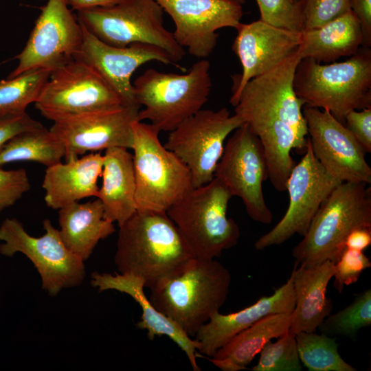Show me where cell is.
<instances>
[{
    "label": "cell",
    "instance_id": "cell-29",
    "mask_svg": "<svg viewBox=\"0 0 371 371\" xmlns=\"http://www.w3.org/2000/svg\"><path fill=\"white\" fill-rule=\"evenodd\" d=\"M65 148L60 140L43 126L19 133L0 148V167L21 161L49 167L61 161Z\"/></svg>",
    "mask_w": 371,
    "mask_h": 371
},
{
    "label": "cell",
    "instance_id": "cell-16",
    "mask_svg": "<svg viewBox=\"0 0 371 371\" xmlns=\"http://www.w3.org/2000/svg\"><path fill=\"white\" fill-rule=\"evenodd\" d=\"M139 108L122 104L73 115L53 122L49 130L63 145L65 161L113 147L132 149Z\"/></svg>",
    "mask_w": 371,
    "mask_h": 371
},
{
    "label": "cell",
    "instance_id": "cell-33",
    "mask_svg": "<svg viewBox=\"0 0 371 371\" xmlns=\"http://www.w3.org/2000/svg\"><path fill=\"white\" fill-rule=\"evenodd\" d=\"M258 363L252 367L254 371H301L295 335L287 333L278 337V341H268L261 351Z\"/></svg>",
    "mask_w": 371,
    "mask_h": 371
},
{
    "label": "cell",
    "instance_id": "cell-10",
    "mask_svg": "<svg viewBox=\"0 0 371 371\" xmlns=\"http://www.w3.org/2000/svg\"><path fill=\"white\" fill-rule=\"evenodd\" d=\"M45 233L39 237L29 234L15 218H7L0 225V254L12 257L25 255L34 265L41 280L42 289L51 297L63 289L80 286L86 276L84 261L64 244L59 230L46 218Z\"/></svg>",
    "mask_w": 371,
    "mask_h": 371
},
{
    "label": "cell",
    "instance_id": "cell-18",
    "mask_svg": "<svg viewBox=\"0 0 371 371\" xmlns=\"http://www.w3.org/2000/svg\"><path fill=\"white\" fill-rule=\"evenodd\" d=\"M171 17L177 43L199 58L205 59L214 51L223 27L236 28L243 15L236 0H156Z\"/></svg>",
    "mask_w": 371,
    "mask_h": 371
},
{
    "label": "cell",
    "instance_id": "cell-13",
    "mask_svg": "<svg viewBox=\"0 0 371 371\" xmlns=\"http://www.w3.org/2000/svg\"><path fill=\"white\" fill-rule=\"evenodd\" d=\"M214 177L232 196L239 197L249 217L270 224L273 214L263 194L262 183L268 179L267 164L258 136L244 123L234 131L225 144Z\"/></svg>",
    "mask_w": 371,
    "mask_h": 371
},
{
    "label": "cell",
    "instance_id": "cell-34",
    "mask_svg": "<svg viewBox=\"0 0 371 371\" xmlns=\"http://www.w3.org/2000/svg\"><path fill=\"white\" fill-rule=\"evenodd\" d=\"M260 20L273 26L302 32L304 18L299 1L295 0H256Z\"/></svg>",
    "mask_w": 371,
    "mask_h": 371
},
{
    "label": "cell",
    "instance_id": "cell-37",
    "mask_svg": "<svg viewBox=\"0 0 371 371\" xmlns=\"http://www.w3.org/2000/svg\"><path fill=\"white\" fill-rule=\"evenodd\" d=\"M30 188L24 168L4 170L0 167V213L15 204Z\"/></svg>",
    "mask_w": 371,
    "mask_h": 371
},
{
    "label": "cell",
    "instance_id": "cell-27",
    "mask_svg": "<svg viewBox=\"0 0 371 371\" xmlns=\"http://www.w3.org/2000/svg\"><path fill=\"white\" fill-rule=\"evenodd\" d=\"M363 41L360 22L350 10L321 27L303 30L297 52L301 59L330 63L354 55Z\"/></svg>",
    "mask_w": 371,
    "mask_h": 371
},
{
    "label": "cell",
    "instance_id": "cell-19",
    "mask_svg": "<svg viewBox=\"0 0 371 371\" xmlns=\"http://www.w3.org/2000/svg\"><path fill=\"white\" fill-rule=\"evenodd\" d=\"M82 26V42L74 59L95 70L125 105L139 106L135 100L131 82V77L138 67L152 60L175 65L170 56L160 47L144 43H133L126 47L113 46L100 40Z\"/></svg>",
    "mask_w": 371,
    "mask_h": 371
},
{
    "label": "cell",
    "instance_id": "cell-5",
    "mask_svg": "<svg viewBox=\"0 0 371 371\" xmlns=\"http://www.w3.org/2000/svg\"><path fill=\"white\" fill-rule=\"evenodd\" d=\"M368 186L342 182L333 190L292 250L297 265L311 267L326 260L335 264L352 230L371 228V189Z\"/></svg>",
    "mask_w": 371,
    "mask_h": 371
},
{
    "label": "cell",
    "instance_id": "cell-28",
    "mask_svg": "<svg viewBox=\"0 0 371 371\" xmlns=\"http://www.w3.org/2000/svg\"><path fill=\"white\" fill-rule=\"evenodd\" d=\"M291 313L271 314L240 331L207 359L223 371L247 369L265 344L289 333Z\"/></svg>",
    "mask_w": 371,
    "mask_h": 371
},
{
    "label": "cell",
    "instance_id": "cell-43",
    "mask_svg": "<svg viewBox=\"0 0 371 371\" xmlns=\"http://www.w3.org/2000/svg\"><path fill=\"white\" fill-rule=\"evenodd\" d=\"M236 1L242 4V3H244L246 0H236Z\"/></svg>",
    "mask_w": 371,
    "mask_h": 371
},
{
    "label": "cell",
    "instance_id": "cell-31",
    "mask_svg": "<svg viewBox=\"0 0 371 371\" xmlns=\"http://www.w3.org/2000/svg\"><path fill=\"white\" fill-rule=\"evenodd\" d=\"M51 71L34 69L0 80V115L21 114L34 103Z\"/></svg>",
    "mask_w": 371,
    "mask_h": 371
},
{
    "label": "cell",
    "instance_id": "cell-17",
    "mask_svg": "<svg viewBox=\"0 0 371 371\" xmlns=\"http://www.w3.org/2000/svg\"><path fill=\"white\" fill-rule=\"evenodd\" d=\"M308 139L319 162L341 182L371 183V168L355 137L328 111L304 105Z\"/></svg>",
    "mask_w": 371,
    "mask_h": 371
},
{
    "label": "cell",
    "instance_id": "cell-2",
    "mask_svg": "<svg viewBox=\"0 0 371 371\" xmlns=\"http://www.w3.org/2000/svg\"><path fill=\"white\" fill-rule=\"evenodd\" d=\"M114 258L120 273L151 289L194 258L166 212L137 211L119 226Z\"/></svg>",
    "mask_w": 371,
    "mask_h": 371
},
{
    "label": "cell",
    "instance_id": "cell-39",
    "mask_svg": "<svg viewBox=\"0 0 371 371\" xmlns=\"http://www.w3.org/2000/svg\"><path fill=\"white\" fill-rule=\"evenodd\" d=\"M43 126L26 112L0 115V148L16 134Z\"/></svg>",
    "mask_w": 371,
    "mask_h": 371
},
{
    "label": "cell",
    "instance_id": "cell-41",
    "mask_svg": "<svg viewBox=\"0 0 371 371\" xmlns=\"http://www.w3.org/2000/svg\"><path fill=\"white\" fill-rule=\"evenodd\" d=\"M371 245V228H357L347 236L345 247L363 251Z\"/></svg>",
    "mask_w": 371,
    "mask_h": 371
},
{
    "label": "cell",
    "instance_id": "cell-9",
    "mask_svg": "<svg viewBox=\"0 0 371 371\" xmlns=\"http://www.w3.org/2000/svg\"><path fill=\"white\" fill-rule=\"evenodd\" d=\"M164 10L156 0H124L108 7L77 11L80 23L103 42L116 47L144 43L164 49L176 67L184 49L164 25Z\"/></svg>",
    "mask_w": 371,
    "mask_h": 371
},
{
    "label": "cell",
    "instance_id": "cell-23",
    "mask_svg": "<svg viewBox=\"0 0 371 371\" xmlns=\"http://www.w3.org/2000/svg\"><path fill=\"white\" fill-rule=\"evenodd\" d=\"M103 161V154L93 152L47 167L42 183L46 205L58 210L82 199L96 197Z\"/></svg>",
    "mask_w": 371,
    "mask_h": 371
},
{
    "label": "cell",
    "instance_id": "cell-22",
    "mask_svg": "<svg viewBox=\"0 0 371 371\" xmlns=\"http://www.w3.org/2000/svg\"><path fill=\"white\" fill-rule=\"evenodd\" d=\"M91 284L99 292L115 290L130 295L140 306L142 313L137 326L147 331L150 339L156 336L165 335L175 342L186 355L192 368L201 370L196 363L199 352L196 341L188 336L172 319L157 310L144 293V280L135 276L126 273L94 272Z\"/></svg>",
    "mask_w": 371,
    "mask_h": 371
},
{
    "label": "cell",
    "instance_id": "cell-21",
    "mask_svg": "<svg viewBox=\"0 0 371 371\" xmlns=\"http://www.w3.org/2000/svg\"><path fill=\"white\" fill-rule=\"evenodd\" d=\"M295 294L291 275L286 282L269 296H262L252 305L239 311L223 315L215 313L195 335L199 357H212L234 335L262 317L276 313H291Z\"/></svg>",
    "mask_w": 371,
    "mask_h": 371
},
{
    "label": "cell",
    "instance_id": "cell-20",
    "mask_svg": "<svg viewBox=\"0 0 371 371\" xmlns=\"http://www.w3.org/2000/svg\"><path fill=\"white\" fill-rule=\"evenodd\" d=\"M236 29L237 35L232 47L240 62L242 73L234 79L229 100L234 106L247 82L296 52L301 42V32L276 27L260 19L240 23Z\"/></svg>",
    "mask_w": 371,
    "mask_h": 371
},
{
    "label": "cell",
    "instance_id": "cell-6",
    "mask_svg": "<svg viewBox=\"0 0 371 371\" xmlns=\"http://www.w3.org/2000/svg\"><path fill=\"white\" fill-rule=\"evenodd\" d=\"M210 63L201 59L184 74L146 69L133 83L142 109L138 120H148L161 131H171L207 102L212 88Z\"/></svg>",
    "mask_w": 371,
    "mask_h": 371
},
{
    "label": "cell",
    "instance_id": "cell-7",
    "mask_svg": "<svg viewBox=\"0 0 371 371\" xmlns=\"http://www.w3.org/2000/svg\"><path fill=\"white\" fill-rule=\"evenodd\" d=\"M232 197L214 177L190 189L166 211L194 258L215 259L237 244L239 227L227 216Z\"/></svg>",
    "mask_w": 371,
    "mask_h": 371
},
{
    "label": "cell",
    "instance_id": "cell-1",
    "mask_svg": "<svg viewBox=\"0 0 371 371\" xmlns=\"http://www.w3.org/2000/svg\"><path fill=\"white\" fill-rule=\"evenodd\" d=\"M301 58L297 50L245 85L234 111L258 136L262 145L269 179L284 192L295 166L293 149L304 153L308 131L304 102L295 94L293 79Z\"/></svg>",
    "mask_w": 371,
    "mask_h": 371
},
{
    "label": "cell",
    "instance_id": "cell-3",
    "mask_svg": "<svg viewBox=\"0 0 371 371\" xmlns=\"http://www.w3.org/2000/svg\"><path fill=\"white\" fill-rule=\"evenodd\" d=\"M231 281L229 270L216 259L192 258L150 289L148 299L188 336L194 337L225 304Z\"/></svg>",
    "mask_w": 371,
    "mask_h": 371
},
{
    "label": "cell",
    "instance_id": "cell-25",
    "mask_svg": "<svg viewBox=\"0 0 371 371\" xmlns=\"http://www.w3.org/2000/svg\"><path fill=\"white\" fill-rule=\"evenodd\" d=\"M103 157L102 182L96 197L105 217L120 226L137 212L133 154L113 147L105 150Z\"/></svg>",
    "mask_w": 371,
    "mask_h": 371
},
{
    "label": "cell",
    "instance_id": "cell-36",
    "mask_svg": "<svg viewBox=\"0 0 371 371\" xmlns=\"http://www.w3.org/2000/svg\"><path fill=\"white\" fill-rule=\"evenodd\" d=\"M371 267L363 251L345 248L335 263L333 286L341 293L345 286L357 282L364 270Z\"/></svg>",
    "mask_w": 371,
    "mask_h": 371
},
{
    "label": "cell",
    "instance_id": "cell-15",
    "mask_svg": "<svg viewBox=\"0 0 371 371\" xmlns=\"http://www.w3.org/2000/svg\"><path fill=\"white\" fill-rule=\"evenodd\" d=\"M82 38V26L66 1L47 0L8 78L34 69L56 70L74 59Z\"/></svg>",
    "mask_w": 371,
    "mask_h": 371
},
{
    "label": "cell",
    "instance_id": "cell-40",
    "mask_svg": "<svg viewBox=\"0 0 371 371\" xmlns=\"http://www.w3.org/2000/svg\"><path fill=\"white\" fill-rule=\"evenodd\" d=\"M350 10L359 19L362 34L363 46L371 47V0H348Z\"/></svg>",
    "mask_w": 371,
    "mask_h": 371
},
{
    "label": "cell",
    "instance_id": "cell-30",
    "mask_svg": "<svg viewBox=\"0 0 371 371\" xmlns=\"http://www.w3.org/2000/svg\"><path fill=\"white\" fill-rule=\"evenodd\" d=\"M298 356L310 371H356L338 352L333 337L315 332L302 331L295 334Z\"/></svg>",
    "mask_w": 371,
    "mask_h": 371
},
{
    "label": "cell",
    "instance_id": "cell-44",
    "mask_svg": "<svg viewBox=\"0 0 371 371\" xmlns=\"http://www.w3.org/2000/svg\"><path fill=\"white\" fill-rule=\"evenodd\" d=\"M296 1H298V0H295Z\"/></svg>",
    "mask_w": 371,
    "mask_h": 371
},
{
    "label": "cell",
    "instance_id": "cell-8",
    "mask_svg": "<svg viewBox=\"0 0 371 371\" xmlns=\"http://www.w3.org/2000/svg\"><path fill=\"white\" fill-rule=\"evenodd\" d=\"M133 128L137 211L166 212L192 188L191 173L161 144L156 127L136 121Z\"/></svg>",
    "mask_w": 371,
    "mask_h": 371
},
{
    "label": "cell",
    "instance_id": "cell-14",
    "mask_svg": "<svg viewBox=\"0 0 371 371\" xmlns=\"http://www.w3.org/2000/svg\"><path fill=\"white\" fill-rule=\"evenodd\" d=\"M295 164L286 185L289 203L281 220L255 243L257 250L279 245L295 234L304 236L315 215L340 181L315 157L307 137L306 149Z\"/></svg>",
    "mask_w": 371,
    "mask_h": 371
},
{
    "label": "cell",
    "instance_id": "cell-11",
    "mask_svg": "<svg viewBox=\"0 0 371 371\" xmlns=\"http://www.w3.org/2000/svg\"><path fill=\"white\" fill-rule=\"evenodd\" d=\"M243 124L226 107L201 109L170 131L164 146L188 167L192 188L199 187L214 178L226 138Z\"/></svg>",
    "mask_w": 371,
    "mask_h": 371
},
{
    "label": "cell",
    "instance_id": "cell-42",
    "mask_svg": "<svg viewBox=\"0 0 371 371\" xmlns=\"http://www.w3.org/2000/svg\"><path fill=\"white\" fill-rule=\"evenodd\" d=\"M69 8L76 11L97 7H108L124 0H65Z\"/></svg>",
    "mask_w": 371,
    "mask_h": 371
},
{
    "label": "cell",
    "instance_id": "cell-4",
    "mask_svg": "<svg viewBox=\"0 0 371 371\" xmlns=\"http://www.w3.org/2000/svg\"><path fill=\"white\" fill-rule=\"evenodd\" d=\"M293 88L304 105L328 111L344 124L352 110L371 108V49L361 46L348 59L322 64L301 59Z\"/></svg>",
    "mask_w": 371,
    "mask_h": 371
},
{
    "label": "cell",
    "instance_id": "cell-32",
    "mask_svg": "<svg viewBox=\"0 0 371 371\" xmlns=\"http://www.w3.org/2000/svg\"><path fill=\"white\" fill-rule=\"evenodd\" d=\"M371 325V290L356 295L353 301L336 313L330 314L318 326L321 333L328 336L352 338L357 332Z\"/></svg>",
    "mask_w": 371,
    "mask_h": 371
},
{
    "label": "cell",
    "instance_id": "cell-35",
    "mask_svg": "<svg viewBox=\"0 0 371 371\" xmlns=\"http://www.w3.org/2000/svg\"><path fill=\"white\" fill-rule=\"evenodd\" d=\"M304 23V30L321 27L350 11L348 0H298Z\"/></svg>",
    "mask_w": 371,
    "mask_h": 371
},
{
    "label": "cell",
    "instance_id": "cell-24",
    "mask_svg": "<svg viewBox=\"0 0 371 371\" xmlns=\"http://www.w3.org/2000/svg\"><path fill=\"white\" fill-rule=\"evenodd\" d=\"M335 273V264L326 260L319 265L305 267L295 263L292 271L295 307L291 313L289 333L315 332L333 310L327 297V286Z\"/></svg>",
    "mask_w": 371,
    "mask_h": 371
},
{
    "label": "cell",
    "instance_id": "cell-38",
    "mask_svg": "<svg viewBox=\"0 0 371 371\" xmlns=\"http://www.w3.org/2000/svg\"><path fill=\"white\" fill-rule=\"evenodd\" d=\"M344 125L365 153H371V108L352 110L345 116Z\"/></svg>",
    "mask_w": 371,
    "mask_h": 371
},
{
    "label": "cell",
    "instance_id": "cell-26",
    "mask_svg": "<svg viewBox=\"0 0 371 371\" xmlns=\"http://www.w3.org/2000/svg\"><path fill=\"white\" fill-rule=\"evenodd\" d=\"M59 233L65 246L82 261L87 260L98 243L115 231L107 219L101 201H76L58 210Z\"/></svg>",
    "mask_w": 371,
    "mask_h": 371
},
{
    "label": "cell",
    "instance_id": "cell-12",
    "mask_svg": "<svg viewBox=\"0 0 371 371\" xmlns=\"http://www.w3.org/2000/svg\"><path fill=\"white\" fill-rule=\"evenodd\" d=\"M34 104L43 117L54 122L124 103L95 70L74 59L51 72Z\"/></svg>",
    "mask_w": 371,
    "mask_h": 371
}]
</instances>
